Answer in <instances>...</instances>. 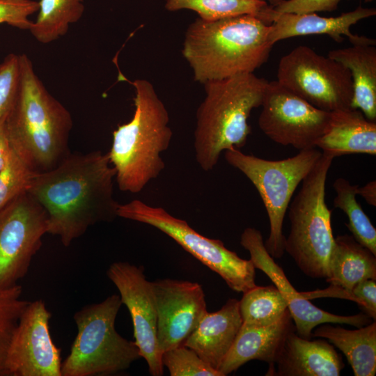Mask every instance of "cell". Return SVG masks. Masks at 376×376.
Wrapping results in <instances>:
<instances>
[{
  "label": "cell",
  "instance_id": "cell-34",
  "mask_svg": "<svg viewBox=\"0 0 376 376\" xmlns=\"http://www.w3.org/2000/svg\"><path fill=\"white\" fill-rule=\"evenodd\" d=\"M341 0H282L274 9L278 13L310 14L336 10Z\"/></svg>",
  "mask_w": 376,
  "mask_h": 376
},
{
  "label": "cell",
  "instance_id": "cell-10",
  "mask_svg": "<svg viewBox=\"0 0 376 376\" xmlns=\"http://www.w3.org/2000/svg\"><path fill=\"white\" fill-rule=\"evenodd\" d=\"M276 81L320 109L331 112L351 108L350 70L308 46H298L281 57Z\"/></svg>",
  "mask_w": 376,
  "mask_h": 376
},
{
  "label": "cell",
  "instance_id": "cell-5",
  "mask_svg": "<svg viewBox=\"0 0 376 376\" xmlns=\"http://www.w3.org/2000/svg\"><path fill=\"white\" fill-rule=\"evenodd\" d=\"M267 83L253 72L203 84L194 134L196 159L203 171L212 170L222 152L245 146L251 132L248 119L261 106Z\"/></svg>",
  "mask_w": 376,
  "mask_h": 376
},
{
  "label": "cell",
  "instance_id": "cell-35",
  "mask_svg": "<svg viewBox=\"0 0 376 376\" xmlns=\"http://www.w3.org/2000/svg\"><path fill=\"white\" fill-rule=\"evenodd\" d=\"M350 299L356 301L368 317L376 319V282L373 279L361 281L350 292Z\"/></svg>",
  "mask_w": 376,
  "mask_h": 376
},
{
  "label": "cell",
  "instance_id": "cell-37",
  "mask_svg": "<svg viewBox=\"0 0 376 376\" xmlns=\"http://www.w3.org/2000/svg\"><path fill=\"white\" fill-rule=\"evenodd\" d=\"M357 194L362 196L370 205L376 206V182L370 181L363 187H358Z\"/></svg>",
  "mask_w": 376,
  "mask_h": 376
},
{
  "label": "cell",
  "instance_id": "cell-21",
  "mask_svg": "<svg viewBox=\"0 0 376 376\" xmlns=\"http://www.w3.org/2000/svg\"><path fill=\"white\" fill-rule=\"evenodd\" d=\"M316 148L333 157L354 153L376 155V121L368 119L357 109L331 111L325 132Z\"/></svg>",
  "mask_w": 376,
  "mask_h": 376
},
{
  "label": "cell",
  "instance_id": "cell-13",
  "mask_svg": "<svg viewBox=\"0 0 376 376\" xmlns=\"http://www.w3.org/2000/svg\"><path fill=\"white\" fill-rule=\"evenodd\" d=\"M50 318L42 300L29 302L8 347V376H62L61 349L52 338Z\"/></svg>",
  "mask_w": 376,
  "mask_h": 376
},
{
  "label": "cell",
  "instance_id": "cell-14",
  "mask_svg": "<svg viewBox=\"0 0 376 376\" xmlns=\"http://www.w3.org/2000/svg\"><path fill=\"white\" fill-rule=\"evenodd\" d=\"M117 288L123 304L131 315L135 343L141 357L144 358L150 375H163L162 352L157 336V308L152 283L148 281L141 267L128 262L113 263L107 272Z\"/></svg>",
  "mask_w": 376,
  "mask_h": 376
},
{
  "label": "cell",
  "instance_id": "cell-20",
  "mask_svg": "<svg viewBox=\"0 0 376 376\" xmlns=\"http://www.w3.org/2000/svg\"><path fill=\"white\" fill-rule=\"evenodd\" d=\"M242 324L239 301L230 299L219 311H207L183 345L218 370Z\"/></svg>",
  "mask_w": 376,
  "mask_h": 376
},
{
  "label": "cell",
  "instance_id": "cell-33",
  "mask_svg": "<svg viewBox=\"0 0 376 376\" xmlns=\"http://www.w3.org/2000/svg\"><path fill=\"white\" fill-rule=\"evenodd\" d=\"M38 9L39 2L34 0H0V24L29 31L33 24L29 17Z\"/></svg>",
  "mask_w": 376,
  "mask_h": 376
},
{
  "label": "cell",
  "instance_id": "cell-36",
  "mask_svg": "<svg viewBox=\"0 0 376 376\" xmlns=\"http://www.w3.org/2000/svg\"><path fill=\"white\" fill-rule=\"evenodd\" d=\"M5 120L0 123V171L9 157L11 146L6 133Z\"/></svg>",
  "mask_w": 376,
  "mask_h": 376
},
{
  "label": "cell",
  "instance_id": "cell-15",
  "mask_svg": "<svg viewBox=\"0 0 376 376\" xmlns=\"http://www.w3.org/2000/svg\"><path fill=\"white\" fill-rule=\"evenodd\" d=\"M240 244L249 251L255 268L263 271L285 298L295 329L300 336L310 339L314 328L325 323L347 324L358 328L371 322L370 318L365 313L338 315L311 303L293 288L282 268L267 251L262 233L256 228H245L241 235Z\"/></svg>",
  "mask_w": 376,
  "mask_h": 376
},
{
  "label": "cell",
  "instance_id": "cell-29",
  "mask_svg": "<svg viewBox=\"0 0 376 376\" xmlns=\"http://www.w3.org/2000/svg\"><path fill=\"white\" fill-rule=\"evenodd\" d=\"M19 284L0 289V376H8L6 357L13 335L30 301L22 299Z\"/></svg>",
  "mask_w": 376,
  "mask_h": 376
},
{
  "label": "cell",
  "instance_id": "cell-22",
  "mask_svg": "<svg viewBox=\"0 0 376 376\" xmlns=\"http://www.w3.org/2000/svg\"><path fill=\"white\" fill-rule=\"evenodd\" d=\"M327 56L350 72L353 84L352 109L360 110L376 121V47L372 44L352 45L333 49Z\"/></svg>",
  "mask_w": 376,
  "mask_h": 376
},
{
  "label": "cell",
  "instance_id": "cell-4",
  "mask_svg": "<svg viewBox=\"0 0 376 376\" xmlns=\"http://www.w3.org/2000/svg\"><path fill=\"white\" fill-rule=\"evenodd\" d=\"M123 79L135 90L134 112L113 132L108 154L119 189L137 194L164 169L161 155L169 147L173 132L168 111L153 85L146 79Z\"/></svg>",
  "mask_w": 376,
  "mask_h": 376
},
{
  "label": "cell",
  "instance_id": "cell-16",
  "mask_svg": "<svg viewBox=\"0 0 376 376\" xmlns=\"http://www.w3.org/2000/svg\"><path fill=\"white\" fill-rule=\"evenodd\" d=\"M152 283L162 354L183 345L207 312L203 290L188 281L164 279Z\"/></svg>",
  "mask_w": 376,
  "mask_h": 376
},
{
  "label": "cell",
  "instance_id": "cell-25",
  "mask_svg": "<svg viewBox=\"0 0 376 376\" xmlns=\"http://www.w3.org/2000/svg\"><path fill=\"white\" fill-rule=\"evenodd\" d=\"M36 20L29 29L40 43L48 44L65 36L71 24L84 11V0H40Z\"/></svg>",
  "mask_w": 376,
  "mask_h": 376
},
{
  "label": "cell",
  "instance_id": "cell-2",
  "mask_svg": "<svg viewBox=\"0 0 376 376\" xmlns=\"http://www.w3.org/2000/svg\"><path fill=\"white\" fill-rule=\"evenodd\" d=\"M12 148L34 171L57 166L69 154L70 111L46 89L31 60L19 54V82L5 120Z\"/></svg>",
  "mask_w": 376,
  "mask_h": 376
},
{
  "label": "cell",
  "instance_id": "cell-1",
  "mask_svg": "<svg viewBox=\"0 0 376 376\" xmlns=\"http://www.w3.org/2000/svg\"><path fill=\"white\" fill-rule=\"evenodd\" d=\"M115 178L108 152L70 153L53 169L36 172L27 193L46 212L47 233L68 246L90 226L118 217Z\"/></svg>",
  "mask_w": 376,
  "mask_h": 376
},
{
  "label": "cell",
  "instance_id": "cell-26",
  "mask_svg": "<svg viewBox=\"0 0 376 376\" xmlns=\"http://www.w3.org/2000/svg\"><path fill=\"white\" fill-rule=\"evenodd\" d=\"M272 8L266 0H166L165 4V8L169 11L182 9L195 11L205 21L252 15L267 24Z\"/></svg>",
  "mask_w": 376,
  "mask_h": 376
},
{
  "label": "cell",
  "instance_id": "cell-18",
  "mask_svg": "<svg viewBox=\"0 0 376 376\" xmlns=\"http://www.w3.org/2000/svg\"><path fill=\"white\" fill-rule=\"evenodd\" d=\"M272 375L338 376L344 363L334 347L323 339L304 338L295 330L283 342Z\"/></svg>",
  "mask_w": 376,
  "mask_h": 376
},
{
  "label": "cell",
  "instance_id": "cell-27",
  "mask_svg": "<svg viewBox=\"0 0 376 376\" xmlns=\"http://www.w3.org/2000/svg\"><path fill=\"white\" fill-rule=\"evenodd\" d=\"M239 308L242 323L253 326L274 324L288 311L285 298L275 285H256L244 292Z\"/></svg>",
  "mask_w": 376,
  "mask_h": 376
},
{
  "label": "cell",
  "instance_id": "cell-23",
  "mask_svg": "<svg viewBox=\"0 0 376 376\" xmlns=\"http://www.w3.org/2000/svg\"><path fill=\"white\" fill-rule=\"evenodd\" d=\"M376 280V256L349 235H338L329 263L326 279L332 287L344 290L347 299L357 283Z\"/></svg>",
  "mask_w": 376,
  "mask_h": 376
},
{
  "label": "cell",
  "instance_id": "cell-30",
  "mask_svg": "<svg viewBox=\"0 0 376 376\" xmlns=\"http://www.w3.org/2000/svg\"><path fill=\"white\" fill-rule=\"evenodd\" d=\"M36 173L11 147L6 163L0 171V211L27 192Z\"/></svg>",
  "mask_w": 376,
  "mask_h": 376
},
{
  "label": "cell",
  "instance_id": "cell-17",
  "mask_svg": "<svg viewBox=\"0 0 376 376\" xmlns=\"http://www.w3.org/2000/svg\"><path fill=\"white\" fill-rule=\"evenodd\" d=\"M375 15V8H363L361 6L339 16L329 17H321L316 13H278L272 8L269 15V38L274 45L276 42L289 38L325 34L337 42H341L343 36H346L352 45H375V40L355 35L350 30V28L359 21Z\"/></svg>",
  "mask_w": 376,
  "mask_h": 376
},
{
  "label": "cell",
  "instance_id": "cell-38",
  "mask_svg": "<svg viewBox=\"0 0 376 376\" xmlns=\"http://www.w3.org/2000/svg\"><path fill=\"white\" fill-rule=\"evenodd\" d=\"M267 2L273 8L277 6L282 0H266Z\"/></svg>",
  "mask_w": 376,
  "mask_h": 376
},
{
  "label": "cell",
  "instance_id": "cell-7",
  "mask_svg": "<svg viewBox=\"0 0 376 376\" xmlns=\"http://www.w3.org/2000/svg\"><path fill=\"white\" fill-rule=\"evenodd\" d=\"M123 304L112 295L100 303L82 307L73 315L77 334L61 365L62 376L109 375L127 370L141 356L134 341L115 328Z\"/></svg>",
  "mask_w": 376,
  "mask_h": 376
},
{
  "label": "cell",
  "instance_id": "cell-19",
  "mask_svg": "<svg viewBox=\"0 0 376 376\" xmlns=\"http://www.w3.org/2000/svg\"><path fill=\"white\" fill-rule=\"evenodd\" d=\"M293 330L295 327L289 310L280 320L269 325L242 323L218 371L225 376L253 359L273 365L285 337Z\"/></svg>",
  "mask_w": 376,
  "mask_h": 376
},
{
  "label": "cell",
  "instance_id": "cell-28",
  "mask_svg": "<svg viewBox=\"0 0 376 376\" xmlns=\"http://www.w3.org/2000/svg\"><path fill=\"white\" fill-rule=\"evenodd\" d=\"M333 187L336 193L334 206L342 210L347 216L349 222L346 226L352 236L376 256V229L356 199L359 186L338 178L334 182Z\"/></svg>",
  "mask_w": 376,
  "mask_h": 376
},
{
  "label": "cell",
  "instance_id": "cell-3",
  "mask_svg": "<svg viewBox=\"0 0 376 376\" xmlns=\"http://www.w3.org/2000/svg\"><path fill=\"white\" fill-rule=\"evenodd\" d=\"M269 31L270 24L252 15L198 18L187 28L182 53L194 80L203 84L253 73L268 60Z\"/></svg>",
  "mask_w": 376,
  "mask_h": 376
},
{
  "label": "cell",
  "instance_id": "cell-12",
  "mask_svg": "<svg viewBox=\"0 0 376 376\" xmlns=\"http://www.w3.org/2000/svg\"><path fill=\"white\" fill-rule=\"evenodd\" d=\"M47 232L46 212L27 192L0 211V289L26 275Z\"/></svg>",
  "mask_w": 376,
  "mask_h": 376
},
{
  "label": "cell",
  "instance_id": "cell-6",
  "mask_svg": "<svg viewBox=\"0 0 376 376\" xmlns=\"http://www.w3.org/2000/svg\"><path fill=\"white\" fill-rule=\"evenodd\" d=\"M334 157L322 154L290 203V232L284 249L299 269L315 279H327L335 238L331 210L325 201V185Z\"/></svg>",
  "mask_w": 376,
  "mask_h": 376
},
{
  "label": "cell",
  "instance_id": "cell-8",
  "mask_svg": "<svg viewBox=\"0 0 376 376\" xmlns=\"http://www.w3.org/2000/svg\"><path fill=\"white\" fill-rule=\"evenodd\" d=\"M224 152L226 162L241 171L257 189L269 221V235L265 246L272 257L281 258L285 253L283 225L291 198L322 152L317 148L302 150L281 160L260 158L236 148Z\"/></svg>",
  "mask_w": 376,
  "mask_h": 376
},
{
  "label": "cell",
  "instance_id": "cell-11",
  "mask_svg": "<svg viewBox=\"0 0 376 376\" xmlns=\"http://www.w3.org/2000/svg\"><path fill=\"white\" fill-rule=\"evenodd\" d=\"M258 125L274 142L299 150L316 148L325 132L331 112L320 109L282 86L268 81Z\"/></svg>",
  "mask_w": 376,
  "mask_h": 376
},
{
  "label": "cell",
  "instance_id": "cell-31",
  "mask_svg": "<svg viewBox=\"0 0 376 376\" xmlns=\"http://www.w3.org/2000/svg\"><path fill=\"white\" fill-rule=\"evenodd\" d=\"M162 362L171 376H222L195 351L184 345L164 352Z\"/></svg>",
  "mask_w": 376,
  "mask_h": 376
},
{
  "label": "cell",
  "instance_id": "cell-39",
  "mask_svg": "<svg viewBox=\"0 0 376 376\" xmlns=\"http://www.w3.org/2000/svg\"><path fill=\"white\" fill-rule=\"evenodd\" d=\"M366 2H371L373 1V0H364Z\"/></svg>",
  "mask_w": 376,
  "mask_h": 376
},
{
  "label": "cell",
  "instance_id": "cell-32",
  "mask_svg": "<svg viewBox=\"0 0 376 376\" xmlns=\"http://www.w3.org/2000/svg\"><path fill=\"white\" fill-rule=\"evenodd\" d=\"M19 82V54H10L0 63V123L14 102Z\"/></svg>",
  "mask_w": 376,
  "mask_h": 376
},
{
  "label": "cell",
  "instance_id": "cell-9",
  "mask_svg": "<svg viewBox=\"0 0 376 376\" xmlns=\"http://www.w3.org/2000/svg\"><path fill=\"white\" fill-rule=\"evenodd\" d=\"M118 217L150 225L169 236L186 251L218 274L230 289L245 292L256 285V268L251 260L241 258L219 240L203 236L186 221L161 207L133 200L119 204Z\"/></svg>",
  "mask_w": 376,
  "mask_h": 376
},
{
  "label": "cell",
  "instance_id": "cell-24",
  "mask_svg": "<svg viewBox=\"0 0 376 376\" xmlns=\"http://www.w3.org/2000/svg\"><path fill=\"white\" fill-rule=\"evenodd\" d=\"M312 336L322 338L346 357L355 376H374L376 373V322L357 329H346L327 323L315 329Z\"/></svg>",
  "mask_w": 376,
  "mask_h": 376
}]
</instances>
